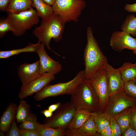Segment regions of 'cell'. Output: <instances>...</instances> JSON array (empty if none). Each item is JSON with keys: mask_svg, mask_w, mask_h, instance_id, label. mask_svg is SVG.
Masks as SVG:
<instances>
[{"mask_svg": "<svg viewBox=\"0 0 136 136\" xmlns=\"http://www.w3.org/2000/svg\"><path fill=\"white\" fill-rule=\"evenodd\" d=\"M85 78L84 70H80L73 79L68 82L47 84L36 93L34 98L36 100L40 101L48 97L64 95H71Z\"/></svg>", "mask_w": 136, "mask_h": 136, "instance_id": "cell-4", "label": "cell"}, {"mask_svg": "<svg viewBox=\"0 0 136 136\" xmlns=\"http://www.w3.org/2000/svg\"><path fill=\"white\" fill-rule=\"evenodd\" d=\"M123 136H136V131L130 127L122 134Z\"/></svg>", "mask_w": 136, "mask_h": 136, "instance_id": "cell-37", "label": "cell"}, {"mask_svg": "<svg viewBox=\"0 0 136 136\" xmlns=\"http://www.w3.org/2000/svg\"><path fill=\"white\" fill-rule=\"evenodd\" d=\"M122 92L114 98L108 109L107 113L111 117L117 114L124 109L136 104L135 101L127 97Z\"/></svg>", "mask_w": 136, "mask_h": 136, "instance_id": "cell-14", "label": "cell"}, {"mask_svg": "<svg viewBox=\"0 0 136 136\" xmlns=\"http://www.w3.org/2000/svg\"><path fill=\"white\" fill-rule=\"evenodd\" d=\"M136 83V79L134 80Z\"/></svg>", "mask_w": 136, "mask_h": 136, "instance_id": "cell-44", "label": "cell"}, {"mask_svg": "<svg viewBox=\"0 0 136 136\" xmlns=\"http://www.w3.org/2000/svg\"><path fill=\"white\" fill-rule=\"evenodd\" d=\"M37 122L36 115L30 113L27 118L21 123L19 127L22 129L37 130Z\"/></svg>", "mask_w": 136, "mask_h": 136, "instance_id": "cell-27", "label": "cell"}, {"mask_svg": "<svg viewBox=\"0 0 136 136\" xmlns=\"http://www.w3.org/2000/svg\"><path fill=\"white\" fill-rule=\"evenodd\" d=\"M40 71L39 60L31 63L21 64L18 66L17 72L22 85H26L37 78L41 74Z\"/></svg>", "mask_w": 136, "mask_h": 136, "instance_id": "cell-13", "label": "cell"}, {"mask_svg": "<svg viewBox=\"0 0 136 136\" xmlns=\"http://www.w3.org/2000/svg\"><path fill=\"white\" fill-rule=\"evenodd\" d=\"M76 111V109L71 102L61 104L51 117L46 118L44 124L53 128L66 129Z\"/></svg>", "mask_w": 136, "mask_h": 136, "instance_id": "cell-7", "label": "cell"}, {"mask_svg": "<svg viewBox=\"0 0 136 136\" xmlns=\"http://www.w3.org/2000/svg\"><path fill=\"white\" fill-rule=\"evenodd\" d=\"M20 136H40L37 130L20 128Z\"/></svg>", "mask_w": 136, "mask_h": 136, "instance_id": "cell-32", "label": "cell"}, {"mask_svg": "<svg viewBox=\"0 0 136 136\" xmlns=\"http://www.w3.org/2000/svg\"><path fill=\"white\" fill-rule=\"evenodd\" d=\"M87 43L84 52L85 78L90 79L105 69L108 63L107 57L100 49L90 27L87 29Z\"/></svg>", "mask_w": 136, "mask_h": 136, "instance_id": "cell-1", "label": "cell"}, {"mask_svg": "<svg viewBox=\"0 0 136 136\" xmlns=\"http://www.w3.org/2000/svg\"><path fill=\"white\" fill-rule=\"evenodd\" d=\"M11 31L12 33L14 29L10 21L8 18L1 19L0 20V37L3 38L8 31Z\"/></svg>", "mask_w": 136, "mask_h": 136, "instance_id": "cell-28", "label": "cell"}, {"mask_svg": "<svg viewBox=\"0 0 136 136\" xmlns=\"http://www.w3.org/2000/svg\"><path fill=\"white\" fill-rule=\"evenodd\" d=\"M11 0H0V10L2 11H6L9 5Z\"/></svg>", "mask_w": 136, "mask_h": 136, "instance_id": "cell-35", "label": "cell"}, {"mask_svg": "<svg viewBox=\"0 0 136 136\" xmlns=\"http://www.w3.org/2000/svg\"><path fill=\"white\" fill-rule=\"evenodd\" d=\"M131 111L129 110L117 116L115 118L121 128L122 134L130 127V114Z\"/></svg>", "mask_w": 136, "mask_h": 136, "instance_id": "cell-26", "label": "cell"}, {"mask_svg": "<svg viewBox=\"0 0 136 136\" xmlns=\"http://www.w3.org/2000/svg\"><path fill=\"white\" fill-rule=\"evenodd\" d=\"M30 106L25 101L21 99L17 107L15 118L17 123H21L24 121L30 114Z\"/></svg>", "mask_w": 136, "mask_h": 136, "instance_id": "cell-23", "label": "cell"}, {"mask_svg": "<svg viewBox=\"0 0 136 136\" xmlns=\"http://www.w3.org/2000/svg\"><path fill=\"white\" fill-rule=\"evenodd\" d=\"M110 45L114 50L119 53L125 49L133 50L136 49V38L123 31H115L112 33Z\"/></svg>", "mask_w": 136, "mask_h": 136, "instance_id": "cell-9", "label": "cell"}, {"mask_svg": "<svg viewBox=\"0 0 136 136\" xmlns=\"http://www.w3.org/2000/svg\"><path fill=\"white\" fill-rule=\"evenodd\" d=\"M97 96L91 81L85 78L71 95L70 102L76 110L83 108L97 113L99 105Z\"/></svg>", "mask_w": 136, "mask_h": 136, "instance_id": "cell-3", "label": "cell"}, {"mask_svg": "<svg viewBox=\"0 0 136 136\" xmlns=\"http://www.w3.org/2000/svg\"><path fill=\"white\" fill-rule=\"evenodd\" d=\"M93 117L98 133L110 124L111 117L106 113H95Z\"/></svg>", "mask_w": 136, "mask_h": 136, "instance_id": "cell-22", "label": "cell"}, {"mask_svg": "<svg viewBox=\"0 0 136 136\" xmlns=\"http://www.w3.org/2000/svg\"><path fill=\"white\" fill-rule=\"evenodd\" d=\"M17 107L14 103H11L8 106L1 117L0 130L7 132L11 126L13 119L15 118Z\"/></svg>", "mask_w": 136, "mask_h": 136, "instance_id": "cell-15", "label": "cell"}, {"mask_svg": "<svg viewBox=\"0 0 136 136\" xmlns=\"http://www.w3.org/2000/svg\"><path fill=\"white\" fill-rule=\"evenodd\" d=\"M32 0H11L6 11L18 13L29 9L32 7Z\"/></svg>", "mask_w": 136, "mask_h": 136, "instance_id": "cell-18", "label": "cell"}, {"mask_svg": "<svg viewBox=\"0 0 136 136\" xmlns=\"http://www.w3.org/2000/svg\"><path fill=\"white\" fill-rule=\"evenodd\" d=\"M55 75L51 73L41 74L37 78L24 85H22L18 97L20 99L36 93L42 89L45 85L49 84L55 79Z\"/></svg>", "mask_w": 136, "mask_h": 136, "instance_id": "cell-8", "label": "cell"}, {"mask_svg": "<svg viewBox=\"0 0 136 136\" xmlns=\"http://www.w3.org/2000/svg\"><path fill=\"white\" fill-rule=\"evenodd\" d=\"M98 96L99 108H102L110 96L109 90L105 69L96 76L89 79Z\"/></svg>", "mask_w": 136, "mask_h": 136, "instance_id": "cell-11", "label": "cell"}, {"mask_svg": "<svg viewBox=\"0 0 136 136\" xmlns=\"http://www.w3.org/2000/svg\"><path fill=\"white\" fill-rule=\"evenodd\" d=\"M65 132L66 136H85L78 129L66 128Z\"/></svg>", "mask_w": 136, "mask_h": 136, "instance_id": "cell-33", "label": "cell"}, {"mask_svg": "<svg viewBox=\"0 0 136 136\" xmlns=\"http://www.w3.org/2000/svg\"><path fill=\"white\" fill-rule=\"evenodd\" d=\"M37 130L40 136H63L65 135V128H53L46 124H41L37 121Z\"/></svg>", "mask_w": 136, "mask_h": 136, "instance_id": "cell-19", "label": "cell"}, {"mask_svg": "<svg viewBox=\"0 0 136 136\" xmlns=\"http://www.w3.org/2000/svg\"><path fill=\"white\" fill-rule=\"evenodd\" d=\"M40 17L32 8L18 13H9L7 18L11 22L14 29L13 34L16 36H22L40 21Z\"/></svg>", "mask_w": 136, "mask_h": 136, "instance_id": "cell-6", "label": "cell"}, {"mask_svg": "<svg viewBox=\"0 0 136 136\" xmlns=\"http://www.w3.org/2000/svg\"><path fill=\"white\" fill-rule=\"evenodd\" d=\"M41 43L39 41L36 44L29 43L25 47L19 49L0 51V58L6 59L23 52H36Z\"/></svg>", "mask_w": 136, "mask_h": 136, "instance_id": "cell-17", "label": "cell"}, {"mask_svg": "<svg viewBox=\"0 0 136 136\" xmlns=\"http://www.w3.org/2000/svg\"><path fill=\"white\" fill-rule=\"evenodd\" d=\"M45 47V46L41 43L36 52L39 57L40 74L47 73L55 75L61 71L62 65L59 62L53 60L48 55Z\"/></svg>", "mask_w": 136, "mask_h": 136, "instance_id": "cell-10", "label": "cell"}, {"mask_svg": "<svg viewBox=\"0 0 136 136\" xmlns=\"http://www.w3.org/2000/svg\"><path fill=\"white\" fill-rule=\"evenodd\" d=\"M121 30L136 37V17L134 14L128 15L121 26Z\"/></svg>", "mask_w": 136, "mask_h": 136, "instance_id": "cell-24", "label": "cell"}, {"mask_svg": "<svg viewBox=\"0 0 136 136\" xmlns=\"http://www.w3.org/2000/svg\"><path fill=\"white\" fill-rule=\"evenodd\" d=\"M123 90L127 94L136 97V83L135 80L125 81Z\"/></svg>", "mask_w": 136, "mask_h": 136, "instance_id": "cell-29", "label": "cell"}, {"mask_svg": "<svg viewBox=\"0 0 136 136\" xmlns=\"http://www.w3.org/2000/svg\"><path fill=\"white\" fill-rule=\"evenodd\" d=\"M86 6L83 0H56L52 6L54 13L58 15L65 23L77 22Z\"/></svg>", "mask_w": 136, "mask_h": 136, "instance_id": "cell-5", "label": "cell"}, {"mask_svg": "<svg viewBox=\"0 0 136 136\" xmlns=\"http://www.w3.org/2000/svg\"><path fill=\"white\" fill-rule=\"evenodd\" d=\"M94 113L85 108L77 109L66 128L79 129Z\"/></svg>", "mask_w": 136, "mask_h": 136, "instance_id": "cell-16", "label": "cell"}, {"mask_svg": "<svg viewBox=\"0 0 136 136\" xmlns=\"http://www.w3.org/2000/svg\"><path fill=\"white\" fill-rule=\"evenodd\" d=\"M32 7H35L39 17L42 19L48 18L54 14L52 6L43 0H32Z\"/></svg>", "mask_w": 136, "mask_h": 136, "instance_id": "cell-20", "label": "cell"}, {"mask_svg": "<svg viewBox=\"0 0 136 136\" xmlns=\"http://www.w3.org/2000/svg\"><path fill=\"white\" fill-rule=\"evenodd\" d=\"M95 113L78 129L85 136L94 135L97 132L93 117Z\"/></svg>", "mask_w": 136, "mask_h": 136, "instance_id": "cell-25", "label": "cell"}, {"mask_svg": "<svg viewBox=\"0 0 136 136\" xmlns=\"http://www.w3.org/2000/svg\"><path fill=\"white\" fill-rule=\"evenodd\" d=\"M118 69L124 82L136 79V62L134 64L125 62Z\"/></svg>", "mask_w": 136, "mask_h": 136, "instance_id": "cell-21", "label": "cell"}, {"mask_svg": "<svg viewBox=\"0 0 136 136\" xmlns=\"http://www.w3.org/2000/svg\"><path fill=\"white\" fill-rule=\"evenodd\" d=\"M132 53L136 55V49L132 50Z\"/></svg>", "mask_w": 136, "mask_h": 136, "instance_id": "cell-43", "label": "cell"}, {"mask_svg": "<svg viewBox=\"0 0 136 136\" xmlns=\"http://www.w3.org/2000/svg\"><path fill=\"white\" fill-rule=\"evenodd\" d=\"M130 120V127L136 131V108L131 111Z\"/></svg>", "mask_w": 136, "mask_h": 136, "instance_id": "cell-34", "label": "cell"}, {"mask_svg": "<svg viewBox=\"0 0 136 136\" xmlns=\"http://www.w3.org/2000/svg\"><path fill=\"white\" fill-rule=\"evenodd\" d=\"M110 125L112 132L111 136L121 135L122 133L120 127L115 118L113 117H111Z\"/></svg>", "mask_w": 136, "mask_h": 136, "instance_id": "cell-30", "label": "cell"}, {"mask_svg": "<svg viewBox=\"0 0 136 136\" xmlns=\"http://www.w3.org/2000/svg\"><path fill=\"white\" fill-rule=\"evenodd\" d=\"M100 134L101 136H111L112 132L110 124L102 130Z\"/></svg>", "mask_w": 136, "mask_h": 136, "instance_id": "cell-38", "label": "cell"}, {"mask_svg": "<svg viewBox=\"0 0 136 136\" xmlns=\"http://www.w3.org/2000/svg\"><path fill=\"white\" fill-rule=\"evenodd\" d=\"M16 120L15 118L13 119L10 127L7 132L6 136H20V128L17 127Z\"/></svg>", "mask_w": 136, "mask_h": 136, "instance_id": "cell-31", "label": "cell"}, {"mask_svg": "<svg viewBox=\"0 0 136 136\" xmlns=\"http://www.w3.org/2000/svg\"><path fill=\"white\" fill-rule=\"evenodd\" d=\"M4 132L1 131H0V136H4L5 135V134Z\"/></svg>", "mask_w": 136, "mask_h": 136, "instance_id": "cell-42", "label": "cell"}, {"mask_svg": "<svg viewBox=\"0 0 136 136\" xmlns=\"http://www.w3.org/2000/svg\"><path fill=\"white\" fill-rule=\"evenodd\" d=\"M41 113L43 114L47 118L51 117L53 115V112L48 109H44L41 111Z\"/></svg>", "mask_w": 136, "mask_h": 136, "instance_id": "cell-40", "label": "cell"}, {"mask_svg": "<svg viewBox=\"0 0 136 136\" xmlns=\"http://www.w3.org/2000/svg\"><path fill=\"white\" fill-rule=\"evenodd\" d=\"M61 105V103L59 102H58L56 104L50 105L48 107V109L53 113L56 111Z\"/></svg>", "mask_w": 136, "mask_h": 136, "instance_id": "cell-39", "label": "cell"}, {"mask_svg": "<svg viewBox=\"0 0 136 136\" xmlns=\"http://www.w3.org/2000/svg\"><path fill=\"white\" fill-rule=\"evenodd\" d=\"M65 24L58 15L54 13L50 17L42 19L40 26L35 29L32 33L48 50L60 56L52 50L50 44L52 39L57 42L62 39Z\"/></svg>", "mask_w": 136, "mask_h": 136, "instance_id": "cell-2", "label": "cell"}, {"mask_svg": "<svg viewBox=\"0 0 136 136\" xmlns=\"http://www.w3.org/2000/svg\"><path fill=\"white\" fill-rule=\"evenodd\" d=\"M46 3L50 6H52L56 0H43Z\"/></svg>", "mask_w": 136, "mask_h": 136, "instance_id": "cell-41", "label": "cell"}, {"mask_svg": "<svg viewBox=\"0 0 136 136\" xmlns=\"http://www.w3.org/2000/svg\"><path fill=\"white\" fill-rule=\"evenodd\" d=\"M110 96H112L122 92L124 82L118 69L114 68L108 63L105 68Z\"/></svg>", "mask_w": 136, "mask_h": 136, "instance_id": "cell-12", "label": "cell"}, {"mask_svg": "<svg viewBox=\"0 0 136 136\" xmlns=\"http://www.w3.org/2000/svg\"><path fill=\"white\" fill-rule=\"evenodd\" d=\"M124 9L126 11L129 12L136 13V3L126 4L124 7Z\"/></svg>", "mask_w": 136, "mask_h": 136, "instance_id": "cell-36", "label": "cell"}]
</instances>
